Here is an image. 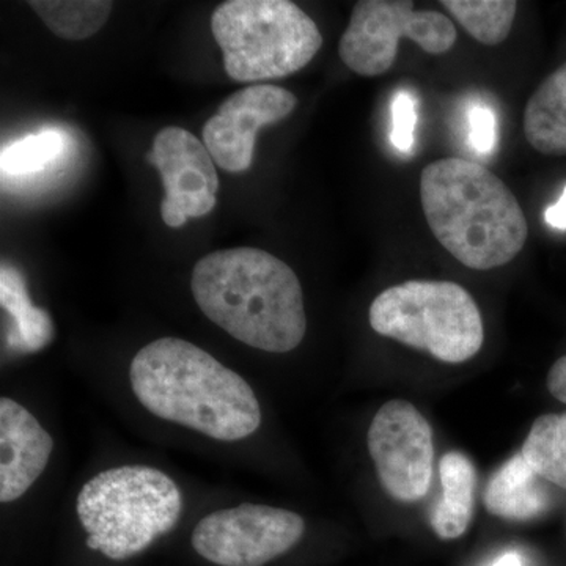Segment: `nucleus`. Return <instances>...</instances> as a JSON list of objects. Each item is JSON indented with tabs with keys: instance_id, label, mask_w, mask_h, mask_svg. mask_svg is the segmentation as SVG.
<instances>
[{
	"instance_id": "f257e3e1",
	"label": "nucleus",
	"mask_w": 566,
	"mask_h": 566,
	"mask_svg": "<svg viewBox=\"0 0 566 566\" xmlns=\"http://www.w3.org/2000/svg\"><path fill=\"white\" fill-rule=\"evenodd\" d=\"M129 381L153 416L216 441H243L262 424L259 398L243 376L182 338L145 345L129 365Z\"/></svg>"
},
{
	"instance_id": "f03ea898",
	"label": "nucleus",
	"mask_w": 566,
	"mask_h": 566,
	"mask_svg": "<svg viewBox=\"0 0 566 566\" xmlns=\"http://www.w3.org/2000/svg\"><path fill=\"white\" fill-rule=\"evenodd\" d=\"M191 290L210 322L251 348L290 353L307 333L300 279L289 264L262 249L208 253L193 266Z\"/></svg>"
},
{
	"instance_id": "7ed1b4c3",
	"label": "nucleus",
	"mask_w": 566,
	"mask_h": 566,
	"mask_svg": "<svg viewBox=\"0 0 566 566\" xmlns=\"http://www.w3.org/2000/svg\"><path fill=\"white\" fill-rule=\"evenodd\" d=\"M420 202L436 240L471 270L504 266L526 244L523 208L482 164L464 158L428 164L420 175Z\"/></svg>"
},
{
	"instance_id": "20e7f679",
	"label": "nucleus",
	"mask_w": 566,
	"mask_h": 566,
	"mask_svg": "<svg viewBox=\"0 0 566 566\" xmlns=\"http://www.w3.org/2000/svg\"><path fill=\"white\" fill-rule=\"evenodd\" d=\"M76 512L88 535L85 545L120 562L144 553L177 526L182 494L159 469L120 465L99 472L81 488Z\"/></svg>"
},
{
	"instance_id": "39448f33",
	"label": "nucleus",
	"mask_w": 566,
	"mask_h": 566,
	"mask_svg": "<svg viewBox=\"0 0 566 566\" xmlns=\"http://www.w3.org/2000/svg\"><path fill=\"white\" fill-rule=\"evenodd\" d=\"M211 32L226 73L237 82L282 80L314 61L318 25L290 0H229L214 10Z\"/></svg>"
},
{
	"instance_id": "423d86ee",
	"label": "nucleus",
	"mask_w": 566,
	"mask_h": 566,
	"mask_svg": "<svg viewBox=\"0 0 566 566\" xmlns=\"http://www.w3.org/2000/svg\"><path fill=\"white\" fill-rule=\"evenodd\" d=\"M368 316L375 333L446 364L472 359L485 340L479 305L455 282L408 281L390 286L376 296Z\"/></svg>"
},
{
	"instance_id": "0eeeda50",
	"label": "nucleus",
	"mask_w": 566,
	"mask_h": 566,
	"mask_svg": "<svg viewBox=\"0 0 566 566\" xmlns=\"http://www.w3.org/2000/svg\"><path fill=\"white\" fill-rule=\"evenodd\" d=\"M457 36L455 24L439 11H417L409 0H360L338 43V55L353 73L375 77L392 69L401 39L441 55L455 46Z\"/></svg>"
},
{
	"instance_id": "6e6552de",
	"label": "nucleus",
	"mask_w": 566,
	"mask_h": 566,
	"mask_svg": "<svg viewBox=\"0 0 566 566\" xmlns=\"http://www.w3.org/2000/svg\"><path fill=\"white\" fill-rule=\"evenodd\" d=\"M304 532L297 513L241 504L200 520L191 543L200 557L218 566H264L296 546Z\"/></svg>"
},
{
	"instance_id": "1a4fd4ad",
	"label": "nucleus",
	"mask_w": 566,
	"mask_h": 566,
	"mask_svg": "<svg viewBox=\"0 0 566 566\" xmlns=\"http://www.w3.org/2000/svg\"><path fill=\"white\" fill-rule=\"evenodd\" d=\"M368 453L390 497L419 502L433 480V430L415 405L390 400L381 406L367 434Z\"/></svg>"
},
{
	"instance_id": "9d476101",
	"label": "nucleus",
	"mask_w": 566,
	"mask_h": 566,
	"mask_svg": "<svg viewBox=\"0 0 566 566\" xmlns=\"http://www.w3.org/2000/svg\"><path fill=\"white\" fill-rule=\"evenodd\" d=\"M145 159L161 175V218L178 229L188 219L203 218L218 202L219 177L210 151L192 133L167 126L156 133Z\"/></svg>"
},
{
	"instance_id": "9b49d317",
	"label": "nucleus",
	"mask_w": 566,
	"mask_h": 566,
	"mask_svg": "<svg viewBox=\"0 0 566 566\" xmlns=\"http://www.w3.org/2000/svg\"><path fill=\"white\" fill-rule=\"evenodd\" d=\"M296 106V96L279 85H249L233 93L203 126V144L212 161L227 172H245L252 166L259 129L285 120Z\"/></svg>"
},
{
	"instance_id": "f8f14e48",
	"label": "nucleus",
	"mask_w": 566,
	"mask_h": 566,
	"mask_svg": "<svg viewBox=\"0 0 566 566\" xmlns=\"http://www.w3.org/2000/svg\"><path fill=\"white\" fill-rule=\"evenodd\" d=\"M54 439L28 408L0 400V502L18 501L50 463Z\"/></svg>"
},
{
	"instance_id": "ddd939ff",
	"label": "nucleus",
	"mask_w": 566,
	"mask_h": 566,
	"mask_svg": "<svg viewBox=\"0 0 566 566\" xmlns=\"http://www.w3.org/2000/svg\"><path fill=\"white\" fill-rule=\"evenodd\" d=\"M439 476L442 495L431 512V528L441 539H457L474 516L475 468L464 453L453 450L439 461Z\"/></svg>"
},
{
	"instance_id": "4468645a",
	"label": "nucleus",
	"mask_w": 566,
	"mask_h": 566,
	"mask_svg": "<svg viewBox=\"0 0 566 566\" xmlns=\"http://www.w3.org/2000/svg\"><path fill=\"white\" fill-rule=\"evenodd\" d=\"M542 480L520 452L491 476L483 504L491 515L502 520H534L547 504Z\"/></svg>"
},
{
	"instance_id": "2eb2a0df",
	"label": "nucleus",
	"mask_w": 566,
	"mask_h": 566,
	"mask_svg": "<svg viewBox=\"0 0 566 566\" xmlns=\"http://www.w3.org/2000/svg\"><path fill=\"white\" fill-rule=\"evenodd\" d=\"M0 305L11 316V326L7 333L10 349L31 354L51 344L55 334L51 315L44 308L33 305L24 275L7 263L0 270Z\"/></svg>"
},
{
	"instance_id": "dca6fc26",
	"label": "nucleus",
	"mask_w": 566,
	"mask_h": 566,
	"mask_svg": "<svg viewBox=\"0 0 566 566\" xmlns=\"http://www.w3.org/2000/svg\"><path fill=\"white\" fill-rule=\"evenodd\" d=\"M524 136L543 155L566 156V62L528 99Z\"/></svg>"
},
{
	"instance_id": "f3484780",
	"label": "nucleus",
	"mask_w": 566,
	"mask_h": 566,
	"mask_svg": "<svg viewBox=\"0 0 566 566\" xmlns=\"http://www.w3.org/2000/svg\"><path fill=\"white\" fill-rule=\"evenodd\" d=\"M521 455L539 479L566 490V412L538 417Z\"/></svg>"
},
{
	"instance_id": "a211bd4d",
	"label": "nucleus",
	"mask_w": 566,
	"mask_h": 566,
	"mask_svg": "<svg viewBox=\"0 0 566 566\" xmlns=\"http://www.w3.org/2000/svg\"><path fill=\"white\" fill-rule=\"evenodd\" d=\"M32 10L59 39L81 41L106 24L114 3L106 0H33Z\"/></svg>"
},
{
	"instance_id": "6ab92c4d",
	"label": "nucleus",
	"mask_w": 566,
	"mask_h": 566,
	"mask_svg": "<svg viewBox=\"0 0 566 566\" xmlns=\"http://www.w3.org/2000/svg\"><path fill=\"white\" fill-rule=\"evenodd\" d=\"M441 6L472 39L486 46L509 39L517 11L515 0H442Z\"/></svg>"
},
{
	"instance_id": "aec40b11",
	"label": "nucleus",
	"mask_w": 566,
	"mask_h": 566,
	"mask_svg": "<svg viewBox=\"0 0 566 566\" xmlns=\"http://www.w3.org/2000/svg\"><path fill=\"white\" fill-rule=\"evenodd\" d=\"M70 137L61 129H43L6 145L0 153L3 177L40 174L69 150Z\"/></svg>"
},
{
	"instance_id": "412c9836",
	"label": "nucleus",
	"mask_w": 566,
	"mask_h": 566,
	"mask_svg": "<svg viewBox=\"0 0 566 566\" xmlns=\"http://www.w3.org/2000/svg\"><path fill=\"white\" fill-rule=\"evenodd\" d=\"M417 123L416 102L409 93L401 92L395 96L392 104V133L390 140L401 153H409L415 147Z\"/></svg>"
},
{
	"instance_id": "4be33fe9",
	"label": "nucleus",
	"mask_w": 566,
	"mask_h": 566,
	"mask_svg": "<svg viewBox=\"0 0 566 566\" xmlns=\"http://www.w3.org/2000/svg\"><path fill=\"white\" fill-rule=\"evenodd\" d=\"M469 137L472 148L480 155L493 153L497 145V120L491 107L472 106L469 109Z\"/></svg>"
},
{
	"instance_id": "5701e85b",
	"label": "nucleus",
	"mask_w": 566,
	"mask_h": 566,
	"mask_svg": "<svg viewBox=\"0 0 566 566\" xmlns=\"http://www.w3.org/2000/svg\"><path fill=\"white\" fill-rule=\"evenodd\" d=\"M547 389L558 401L566 405V356L560 357L547 374Z\"/></svg>"
},
{
	"instance_id": "b1692460",
	"label": "nucleus",
	"mask_w": 566,
	"mask_h": 566,
	"mask_svg": "<svg viewBox=\"0 0 566 566\" xmlns=\"http://www.w3.org/2000/svg\"><path fill=\"white\" fill-rule=\"evenodd\" d=\"M545 219L547 226L553 227V229L566 230V186L558 202L547 208Z\"/></svg>"
},
{
	"instance_id": "393cba45",
	"label": "nucleus",
	"mask_w": 566,
	"mask_h": 566,
	"mask_svg": "<svg viewBox=\"0 0 566 566\" xmlns=\"http://www.w3.org/2000/svg\"><path fill=\"white\" fill-rule=\"evenodd\" d=\"M491 566H524V560L517 553H506Z\"/></svg>"
}]
</instances>
